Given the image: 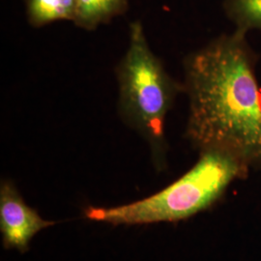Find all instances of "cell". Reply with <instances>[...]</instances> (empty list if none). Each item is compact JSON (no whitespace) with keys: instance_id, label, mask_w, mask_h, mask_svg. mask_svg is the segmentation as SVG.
<instances>
[{"instance_id":"8992f818","label":"cell","mask_w":261,"mask_h":261,"mask_svg":"<svg viewBox=\"0 0 261 261\" xmlns=\"http://www.w3.org/2000/svg\"><path fill=\"white\" fill-rule=\"evenodd\" d=\"M28 23L34 28H44L61 20L74 21L76 0H24Z\"/></svg>"},{"instance_id":"52a82bcc","label":"cell","mask_w":261,"mask_h":261,"mask_svg":"<svg viewBox=\"0 0 261 261\" xmlns=\"http://www.w3.org/2000/svg\"><path fill=\"white\" fill-rule=\"evenodd\" d=\"M223 9L235 29L261 31V0H224Z\"/></svg>"},{"instance_id":"5b68a950","label":"cell","mask_w":261,"mask_h":261,"mask_svg":"<svg viewBox=\"0 0 261 261\" xmlns=\"http://www.w3.org/2000/svg\"><path fill=\"white\" fill-rule=\"evenodd\" d=\"M128 8L129 0H76L73 23L76 28L93 31L124 15Z\"/></svg>"},{"instance_id":"277c9868","label":"cell","mask_w":261,"mask_h":261,"mask_svg":"<svg viewBox=\"0 0 261 261\" xmlns=\"http://www.w3.org/2000/svg\"><path fill=\"white\" fill-rule=\"evenodd\" d=\"M55 222L42 219L37 211L24 202L14 183L2 180L0 186V229L6 249L28 251L29 243L36 234Z\"/></svg>"},{"instance_id":"7a4b0ae2","label":"cell","mask_w":261,"mask_h":261,"mask_svg":"<svg viewBox=\"0 0 261 261\" xmlns=\"http://www.w3.org/2000/svg\"><path fill=\"white\" fill-rule=\"evenodd\" d=\"M251 170L229 151L201 150L193 168L155 195L127 205L89 207L84 215L89 220L112 224L183 221L216 205L229 187L248 177Z\"/></svg>"},{"instance_id":"3957f363","label":"cell","mask_w":261,"mask_h":261,"mask_svg":"<svg viewBox=\"0 0 261 261\" xmlns=\"http://www.w3.org/2000/svg\"><path fill=\"white\" fill-rule=\"evenodd\" d=\"M115 75L122 121L148 142L156 167L164 168L168 150L166 120L178 96L184 93V85L169 75L154 54L140 20L130 23L128 47Z\"/></svg>"},{"instance_id":"6da1fadb","label":"cell","mask_w":261,"mask_h":261,"mask_svg":"<svg viewBox=\"0 0 261 261\" xmlns=\"http://www.w3.org/2000/svg\"><path fill=\"white\" fill-rule=\"evenodd\" d=\"M247 34L235 29L184 58L185 138L198 152L226 150L261 172V86Z\"/></svg>"}]
</instances>
